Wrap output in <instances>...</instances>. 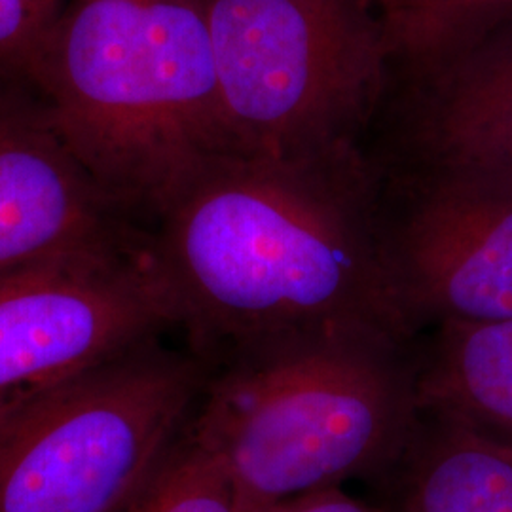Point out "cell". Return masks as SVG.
<instances>
[{
  "mask_svg": "<svg viewBox=\"0 0 512 512\" xmlns=\"http://www.w3.org/2000/svg\"><path fill=\"white\" fill-rule=\"evenodd\" d=\"M272 512H376L372 507H368L363 501H357L348 494L336 488H327V490H317L311 494L300 495L296 499H291L283 505H279Z\"/></svg>",
  "mask_w": 512,
  "mask_h": 512,
  "instance_id": "9a60e30c",
  "label": "cell"
},
{
  "mask_svg": "<svg viewBox=\"0 0 512 512\" xmlns=\"http://www.w3.org/2000/svg\"><path fill=\"white\" fill-rule=\"evenodd\" d=\"M397 205L384 200V256L410 329L512 319V173L410 165Z\"/></svg>",
  "mask_w": 512,
  "mask_h": 512,
  "instance_id": "52a82bcc",
  "label": "cell"
},
{
  "mask_svg": "<svg viewBox=\"0 0 512 512\" xmlns=\"http://www.w3.org/2000/svg\"><path fill=\"white\" fill-rule=\"evenodd\" d=\"M410 344L376 332H325L224 361L190 435L219 461L241 512H272L397 467L421 418Z\"/></svg>",
  "mask_w": 512,
  "mask_h": 512,
  "instance_id": "3957f363",
  "label": "cell"
},
{
  "mask_svg": "<svg viewBox=\"0 0 512 512\" xmlns=\"http://www.w3.org/2000/svg\"><path fill=\"white\" fill-rule=\"evenodd\" d=\"M230 152L359 148L393 67L378 0H202Z\"/></svg>",
  "mask_w": 512,
  "mask_h": 512,
  "instance_id": "277c9868",
  "label": "cell"
},
{
  "mask_svg": "<svg viewBox=\"0 0 512 512\" xmlns=\"http://www.w3.org/2000/svg\"><path fill=\"white\" fill-rule=\"evenodd\" d=\"M416 391L421 412L512 439V319L437 325Z\"/></svg>",
  "mask_w": 512,
  "mask_h": 512,
  "instance_id": "8fae6325",
  "label": "cell"
},
{
  "mask_svg": "<svg viewBox=\"0 0 512 512\" xmlns=\"http://www.w3.org/2000/svg\"><path fill=\"white\" fill-rule=\"evenodd\" d=\"M128 512H241V509L219 461L196 442L188 427Z\"/></svg>",
  "mask_w": 512,
  "mask_h": 512,
  "instance_id": "4fadbf2b",
  "label": "cell"
},
{
  "mask_svg": "<svg viewBox=\"0 0 512 512\" xmlns=\"http://www.w3.org/2000/svg\"><path fill=\"white\" fill-rule=\"evenodd\" d=\"M404 99L410 165L512 173V16L440 73L406 88Z\"/></svg>",
  "mask_w": 512,
  "mask_h": 512,
  "instance_id": "9c48e42d",
  "label": "cell"
},
{
  "mask_svg": "<svg viewBox=\"0 0 512 512\" xmlns=\"http://www.w3.org/2000/svg\"><path fill=\"white\" fill-rule=\"evenodd\" d=\"M67 0H0V78L31 84Z\"/></svg>",
  "mask_w": 512,
  "mask_h": 512,
  "instance_id": "5bb4252c",
  "label": "cell"
},
{
  "mask_svg": "<svg viewBox=\"0 0 512 512\" xmlns=\"http://www.w3.org/2000/svg\"><path fill=\"white\" fill-rule=\"evenodd\" d=\"M141 234L78 162L37 90L0 78V274Z\"/></svg>",
  "mask_w": 512,
  "mask_h": 512,
  "instance_id": "ba28073f",
  "label": "cell"
},
{
  "mask_svg": "<svg viewBox=\"0 0 512 512\" xmlns=\"http://www.w3.org/2000/svg\"><path fill=\"white\" fill-rule=\"evenodd\" d=\"M150 249L203 363L310 334H416L387 274L384 192L361 148L219 154L167 200Z\"/></svg>",
  "mask_w": 512,
  "mask_h": 512,
  "instance_id": "6da1fadb",
  "label": "cell"
},
{
  "mask_svg": "<svg viewBox=\"0 0 512 512\" xmlns=\"http://www.w3.org/2000/svg\"><path fill=\"white\" fill-rule=\"evenodd\" d=\"M31 86L128 220L230 152L202 0H67Z\"/></svg>",
  "mask_w": 512,
  "mask_h": 512,
  "instance_id": "7a4b0ae2",
  "label": "cell"
},
{
  "mask_svg": "<svg viewBox=\"0 0 512 512\" xmlns=\"http://www.w3.org/2000/svg\"><path fill=\"white\" fill-rule=\"evenodd\" d=\"M207 382L200 357L150 340L0 418V512H128Z\"/></svg>",
  "mask_w": 512,
  "mask_h": 512,
  "instance_id": "5b68a950",
  "label": "cell"
},
{
  "mask_svg": "<svg viewBox=\"0 0 512 512\" xmlns=\"http://www.w3.org/2000/svg\"><path fill=\"white\" fill-rule=\"evenodd\" d=\"M406 88L440 73L512 16V0H378Z\"/></svg>",
  "mask_w": 512,
  "mask_h": 512,
  "instance_id": "7c38bea8",
  "label": "cell"
},
{
  "mask_svg": "<svg viewBox=\"0 0 512 512\" xmlns=\"http://www.w3.org/2000/svg\"><path fill=\"white\" fill-rule=\"evenodd\" d=\"M169 327L150 232L2 272L0 418Z\"/></svg>",
  "mask_w": 512,
  "mask_h": 512,
  "instance_id": "8992f818",
  "label": "cell"
},
{
  "mask_svg": "<svg viewBox=\"0 0 512 512\" xmlns=\"http://www.w3.org/2000/svg\"><path fill=\"white\" fill-rule=\"evenodd\" d=\"M403 512H512V439L421 412L401 461Z\"/></svg>",
  "mask_w": 512,
  "mask_h": 512,
  "instance_id": "30bf717a",
  "label": "cell"
}]
</instances>
